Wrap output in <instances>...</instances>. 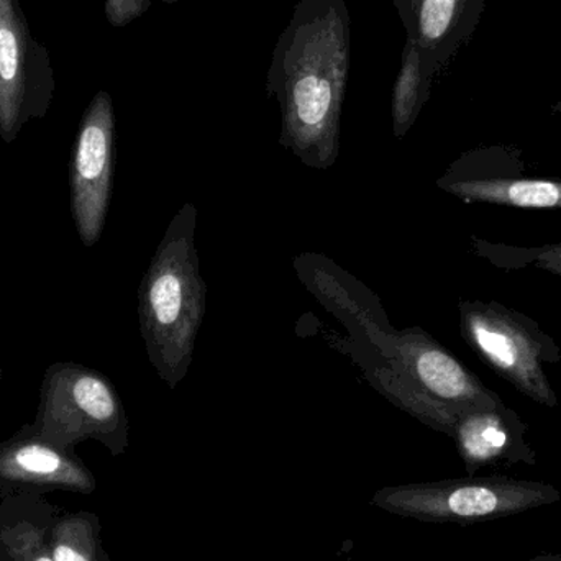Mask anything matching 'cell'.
I'll return each mask as SVG.
<instances>
[{"label":"cell","instance_id":"1","mask_svg":"<svg viewBox=\"0 0 561 561\" xmlns=\"http://www.w3.org/2000/svg\"><path fill=\"white\" fill-rule=\"evenodd\" d=\"M350 69V20L343 0H302L279 36L268 91L280 107L279 141L304 164L333 167Z\"/></svg>","mask_w":561,"mask_h":561},{"label":"cell","instance_id":"2","mask_svg":"<svg viewBox=\"0 0 561 561\" xmlns=\"http://www.w3.org/2000/svg\"><path fill=\"white\" fill-rule=\"evenodd\" d=\"M196 219L191 203L174 214L138 289V319L148 359L171 389L190 371L206 316L207 287L194 242Z\"/></svg>","mask_w":561,"mask_h":561},{"label":"cell","instance_id":"3","mask_svg":"<svg viewBox=\"0 0 561 561\" xmlns=\"http://www.w3.org/2000/svg\"><path fill=\"white\" fill-rule=\"evenodd\" d=\"M376 355L382 365L373 359L362 363L375 388L448 437L463 412L503 402L454 353L417 327L394 332L386 352Z\"/></svg>","mask_w":561,"mask_h":561},{"label":"cell","instance_id":"4","mask_svg":"<svg viewBox=\"0 0 561 561\" xmlns=\"http://www.w3.org/2000/svg\"><path fill=\"white\" fill-rule=\"evenodd\" d=\"M560 501L552 484L494 474L386 486L373 494L371 506L421 523L474 526Z\"/></svg>","mask_w":561,"mask_h":561},{"label":"cell","instance_id":"5","mask_svg":"<svg viewBox=\"0 0 561 561\" xmlns=\"http://www.w3.org/2000/svg\"><path fill=\"white\" fill-rule=\"evenodd\" d=\"M36 434L66 450L98 440L114 457L128 448V419L117 389L98 369L72 362L53 363L39 386L32 422Z\"/></svg>","mask_w":561,"mask_h":561},{"label":"cell","instance_id":"6","mask_svg":"<svg viewBox=\"0 0 561 561\" xmlns=\"http://www.w3.org/2000/svg\"><path fill=\"white\" fill-rule=\"evenodd\" d=\"M461 336L497 376L537 404L557 408L559 398L543 365L561 362V350L537 320L500 302L460 300Z\"/></svg>","mask_w":561,"mask_h":561},{"label":"cell","instance_id":"7","mask_svg":"<svg viewBox=\"0 0 561 561\" xmlns=\"http://www.w3.org/2000/svg\"><path fill=\"white\" fill-rule=\"evenodd\" d=\"M55 91L51 55L30 32L19 0H0V138L12 144L45 117Z\"/></svg>","mask_w":561,"mask_h":561},{"label":"cell","instance_id":"8","mask_svg":"<svg viewBox=\"0 0 561 561\" xmlns=\"http://www.w3.org/2000/svg\"><path fill=\"white\" fill-rule=\"evenodd\" d=\"M115 112L107 91H99L82 114L69 160L71 216L82 245L94 247L104 232L114 181Z\"/></svg>","mask_w":561,"mask_h":561},{"label":"cell","instance_id":"9","mask_svg":"<svg viewBox=\"0 0 561 561\" xmlns=\"http://www.w3.org/2000/svg\"><path fill=\"white\" fill-rule=\"evenodd\" d=\"M98 488L92 471L75 454L22 425L0 444V496L71 491L91 494Z\"/></svg>","mask_w":561,"mask_h":561},{"label":"cell","instance_id":"10","mask_svg":"<svg viewBox=\"0 0 561 561\" xmlns=\"http://www.w3.org/2000/svg\"><path fill=\"white\" fill-rule=\"evenodd\" d=\"M437 186L465 203L516 209H561V180L529 176L523 163L511 158L500 168L478 154H465L438 178Z\"/></svg>","mask_w":561,"mask_h":561},{"label":"cell","instance_id":"11","mask_svg":"<svg viewBox=\"0 0 561 561\" xmlns=\"http://www.w3.org/2000/svg\"><path fill=\"white\" fill-rule=\"evenodd\" d=\"M526 422L504 402L470 409L458 417L450 438L457 445L468 477L486 468L537 465V454L527 440Z\"/></svg>","mask_w":561,"mask_h":561},{"label":"cell","instance_id":"12","mask_svg":"<svg viewBox=\"0 0 561 561\" xmlns=\"http://www.w3.org/2000/svg\"><path fill=\"white\" fill-rule=\"evenodd\" d=\"M58 514L43 494L0 496V561H53L49 534Z\"/></svg>","mask_w":561,"mask_h":561},{"label":"cell","instance_id":"13","mask_svg":"<svg viewBox=\"0 0 561 561\" xmlns=\"http://www.w3.org/2000/svg\"><path fill=\"white\" fill-rule=\"evenodd\" d=\"M101 533V519L91 511L59 513L49 534L53 561H111Z\"/></svg>","mask_w":561,"mask_h":561},{"label":"cell","instance_id":"14","mask_svg":"<svg viewBox=\"0 0 561 561\" xmlns=\"http://www.w3.org/2000/svg\"><path fill=\"white\" fill-rule=\"evenodd\" d=\"M471 250L474 255L486 260L503 272L537 268L561 278V243H547L540 247L511 245L504 242H491L471 237Z\"/></svg>","mask_w":561,"mask_h":561},{"label":"cell","instance_id":"15","mask_svg":"<svg viewBox=\"0 0 561 561\" xmlns=\"http://www.w3.org/2000/svg\"><path fill=\"white\" fill-rule=\"evenodd\" d=\"M422 71L421 56L415 43H409L404 65L396 82L392 98V121H394L396 137H404L405 131L414 124L415 115L421 108Z\"/></svg>","mask_w":561,"mask_h":561},{"label":"cell","instance_id":"16","mask_svg":"<svg viewBox=\"0 0 561 561\" xmlns=\"http://www.w3.org/2000/svg\"><path fill=\"white\" fill-rule=\"evenodd\" d=\"M458 0H421L419 7V35L424 43L444 38L454 22Z\"/></svg>","mask_w":561,"mask_h":561},{"label":"cell","instance_id":"17","mask_svg":"<svg viewBox=\"0 0 561 561\" xmlns=\"http://www.w3.org/2000/svg\"><path fill=\"white\" fill-rule=\"evenodd\" d=\"M151 0H105V19L112 26H125L150 9Z\"/></svg>","mask_w":561,"mask_h":561},{"label":"cell","instance_id":"18","mask_svg":"<svg viewBox=\"0 0 561 561\" xmlns=\"http://www.w3.org/2000/svg\"><path fill=\"white\" fill-rule=\"evenodd\" d=\"M527 561H561L559 553H542V556L534 557Z\"/></svg>","mask_w":561,"mask_h":561},{"label":"cell","instance_id":"19","mask_svg":"<svg viewBox=\"0 0 561 561\" xmlns=\"http://www.w3.org/2000/svg\"><path fill=\"white\" fill-rule=\"evenodd\" d=\"M164 2L174 3V2H178V0H164Z\"/></svg>","mask_w":561,"mask_h":561},{"label":"cell","instance_id":"20","mask_svg":"<svg viewBox=\"0 0 561 561\" xmlns=\"http://www.w3.org/2000/svg\"><path fill=\"white\" fill-rule=\"evenodd\" d=\"M0 381H2V368H0Z\"/></svg>","mask_w":561,"mask_h":561}]
</instances>
